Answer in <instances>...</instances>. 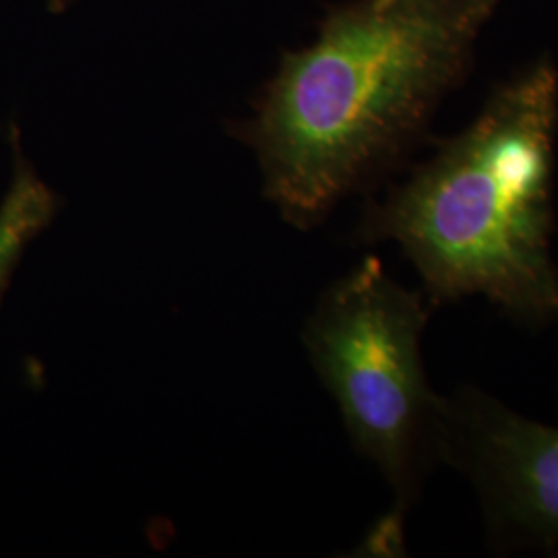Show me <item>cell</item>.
I'll list each match as a JSON object with an SVG mask.
<instances>
[{"label":"cell","instance_id":"obj_1","mask_svg":"<svg viewBox=\"0 0 558 558\" xmlns=\"http://www.w3.org/2000/svg\"><path fill=\"white\" fill-rule=\"evenodd\" d=\"M502 0H360L288 57L246 137L281 218L315 228L408 140Z\"/></svg>","mask_w":558,"mask_h":558},{"label":"cell","instance_id":"obj_2","mask_svg":"<svg viewBox=\"0 0 558 558\" xmlns=\"http://www.w3.org/2000/svg\"><path fill=\"white\" fill-rule=\"evenodd\" d=\"M558 80L536 66L502 87L476 122L373 207L360 242H396L433 304L480 294L511 319H558L553 149Z\"/></svg>","mask_w":558,"mask_h":558},{"label":"cell","instance_id":"obj_3","mask_svg":"<svg viewBox=\"0 0 558 558\" xmlns=\"http://www.w3.org/2000/svg\"><path fill=\"white\" fill-rule=\"evenodd\" d=\"M430 304L368 257L323 294L304 329L308 359L356 449L379 468L398 500L385 523L387 546L439 458L442 398L430 389L420 352Z\"/></svg>","mask_w":558,"mask_h":558},{"label":"cell","instance_id":"obj_5","mask_svg":"<svg viewBox=\"0 0 558 558\" xmlns=\"http://www.w3.org/2000/svg\"><path fill=\"white\" fill-rule=\"evenodd\" d=\"M54 214L57 197L29 168L21 166L0 205V299L27 244L50 223Z\"/></svg>","mask_w":558,"mask_h":558},{"label":"cell","instance_id":"obj_4","mask_svg":"<svg viewBox=\"0 0 558 558\" xmlns=\"http://www.w3.org/2000/svg\"><path fill=\"white\" fill-rule=\"evenodd\" d=\"M437 451L472 480L495 542L557 548L558 428L461 387L440 401Z\"/></svg>","mask_w":558,"mask_h":558}]
</instances>
